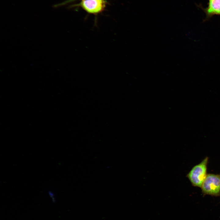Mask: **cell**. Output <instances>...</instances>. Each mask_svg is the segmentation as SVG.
<instances>
[{
    "label": "cell",
    "mask_w": 220,
    "mask_h": 220,
    "mask_svg": "<svg viewBox=\"0 0 220 220\" xmlns=\"http://www.w3.org/2000/svg\"><path fill=\"white\" fill-rule=\"evenodd\" d=\"M207 157L201 163L195 166L187 175L193 185L201 187L207 176Z\"/></svg>",
    "instance_id": "1"
},
{
    "label": "cell",
    "mask_w": 220,
    "mask_h": 220,
    "mask_svg": "<svg viewBox=\"0 0 220 220\" xmlns=\"http://www.w3.org/2000/svg\"></svg>",
    "instance_id": "5"
},
{
    "label": "cell",
    "mask_w": 220,
    "mask_h": 220,
    "mask_svg": "<svg viewBox=\"0 0 220 220\" xmlns=\"http://www.w3.org/2000/svg\"><path fill=\"white\" fill-rule=\"evenodd\" d=\"M200 7L205 13V21L214 15H220V0H208L207 7L204 8L200 6Z\"/></svg>",
    "instance_id": "4"
},
{
    "label": "cell",
    "mask_w": 220,
    "mask_h": 220,
    "mask_svg": "<svg viewBox=\"0 0 220 220\" xmlns=\"http://www.w3.org/2000/svg\"><path fill=\"white\" fill-rule=\"evenodd\" d=\"M106 5L105 0H81L76 6L88 13L97 15L102 12Z\"/></svg>",
    "instance_id": "3"
},
{
    "label": "cell",
    "mask_w": 220,
    "mask_h": 220,
    "mask_svg": "<svg viewBox=\"0 0 220 220\" xmlns=\"http://www.w3.org/2000/svg\"><path fill=\"white\" fill-rule=\"evenodd\" d=\"M205 194L218 196L220 193V175L210 174L206 177L201 187Z\"/></svg>",
    "instance_id": "2"
}]
</instances>
